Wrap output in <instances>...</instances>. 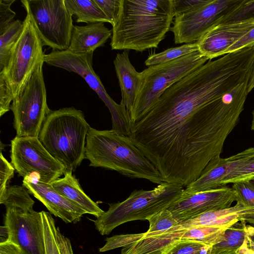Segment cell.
<instances>
[{
  "mask_svg": "<svg viewBox=\"0 0 254 254\" xmlns=\"http://www.w3.org/2000/svg\"><path fill=\"white\" fill-rule=\"evenodd\" d=\"M11 163L19 175L51 184L64 175L65 167L54 158L38 137H17L11 140Z\"/></svg>",
  "mask_w": 254,
  "mask_h": 254,
  "instance_id": "cell-11",
  "label": "cell"
},
{
  "mask_svg": "<svg viewBox=\"0 0 254 254\" xmlns=\"http://www.w3.org/2000/svg\"><path fill=\"white\" fill-rule=\"evenodd\" d=\"M254 20V0H243L231 13L225 16L220 24Z\"/></svg>",
  "mask_w": 254,
  "mask_h": 254,
  "instance_id": "cell-31",
  "label": "cell"
},
{
  "mask_svg": "<svg viewBox=\"0 0 254 254\" xmlns=\"http://www.w3.org/2000/svg\"><path fill=\"white\" fill-rule=\"evenodd\" d=\"M22 186L41 201L49 212L66 223H75L86 212L57 191L50 184L25 178Z\"/></svg>",
  "mask_w": 254,
  "mask_h": 254,
  "instance_id": "cell-16",
  "label": "cell"
},
{
  "mask_svg": "<svg viewBox=\"0 0 254 254\" xmlns=\"http://www.w3.org/2000/svg\"><path fill=\"white\" fill-rule=\"evenodd\" d=\"M246 230L248 242L254 245V226L246 225Z\"/></svg>",
  "mask_w": 254,
  "mask_h": 254,
  "instance_id": "cell-42",
  "label": "cell"
},
{
  "mask_svg": "<svg viewBox=\"0 0 254 254\" xmlns=\"http://www.w3.org/2000/svg\"><path fill=\"white\" fill-rule=\"evenodd\" d=\"M102 10L109 23L114 25L119 14L121 0H95Z\"/></svg>",
  "mask_w": 254,
  "mask_h": 254,
  "instance_id": "cell-35",
  "label": "cell"
},
{
  "mask_svg": "<svg viewBox=\"0 0 254 254\" xmlns=\"http://www.w3.org/2000/svg\"><path fill=\"white\" fill-rule=\"evenodd\" d=\"M56 236L61 254H73L69 239L61 233L59 227L57 228Z\"/></svg>",
  "mask_w": 254,
  "mask_h": 254,
  "instance_id": "cell-39",
  "label": "cell"
},
{
  "mask_svg": "<svg viewBox=\"0 0 254 254\" xmlns=\"http://www.w3.org/2000/svg\"><path fill=\"white\" fill-rule=\"evenodd\" d=\"M248 84L244 82L203 107L158 100L131 125L129 137L164 182L187 187L220 155L243 111Z\"/></svg>",
  "mask_w": 254,
  "mask_h": 254,
  "instance_id": "cell-1",
  "label": "cell"
},
{
  "mask_svg": "<svg viewBox=\"0 0 254 254\" xmlns=\"http://www.w3.org/2000/svg\"><path fill=\"white\" fill-rule=\"evenodd\" d=\"M15 169L3 156L2 149L0 155V199L4 196L7 190V185L13 177Z\"/></svg>",
  "mask_w": 254,
  "mask_h": 254,
  "instance_id": "cell-34",
  "label": "cell"
},
{
  "mask_svg": "<svg viewBox=\"0 0 254 254\" xmlns=\"http://www.w3.org/2000/svg\"><path fill=\"white\" fill-rule=\"evenodd\" d=\"M180 185L163 182L152 190H135L124 201L110 203L108 210L94 221L102 235L131 221L146 220L179 198L184 190Z\"/></svg>",
  "mask_w": 254,
  "mask_h": 254,
  "instance_id": "cell-6",
  "label": "cell"
},
{
  "mask_svg": "<svg viewBox=\"0 0 254 254\" xmlns=\"http://www.w3.org/2000/svg\"><path fill=\"white\" fill-rule=\"evenodd\" d=\"M112 35V30L103 22L73 25L67 50L76 54L93 53L96 49L103 46Z\"/></svg>",
  "mask_w": 254,
  "mask_h": 254,
  "instance_id": "cell-18",
  "label": "cell"
},
{
  "mask_svg": "<svg viewBox=\"0 0 254 254\" xmlns=\"http://www.w3.org/2000/svg\"><path fill=\"white\" fill-rule=\"evenodd\" d=\"M114 64L122 93L121 104L130 117L142 84V73L137 72L131 64L127 50L117 54Z\"/></svg>",
  "mask_w": 254,
  "mask_h": 254,
  "instance_id": "cell-17",
  "label": "cell"
},
{
  "mask_svg": "<svg viewBox=\"0 0 254 254\" xmlns=\"http://www.w3.org/2000/svg\"><path fill=\"white\" fill-rule=\"evenodd\" d=\"M41 216L44 233L45 254H61L57 242V227L51 214L42 211Z\"/></svg>",
  "mask_w": 254,
  "mask_h": 254,
  "instance_id": "cell-29",
  "label": "cell"
},
{
  "mask_svg": "<svg viewBox=\"0 0 254 254\" xmlns=\"http://www.w3.org/2000/svg\"><path fill=\"white\" fill-rule=\"evenodd\" d=\"M25 10L21 34L7 65L0 71V117L10 110L14 98L38 64L44 61L43 44L29 12Z\"/></svg>",
  "mask_w": 254,
  "mask_h": 254,
  "instance_id": "cell-5",
  "label": "cell"
},
{
  "mask_svg": "<svg viewBox=\"0 0 254 254\" xmlns=\"http://www.w3.org/2000/svg\"><path fill=\"white\" fill-rule=\"evenodd\" d=\"M23 22L13 20L0 34V71L7 65L11 52L23 30Z\"/></svg>",
  "mask_w": 254,
  "mask_h": 254,
  "instance_id": "cell-26",
  "label": "cell"
},
{
  "mask_svg": "<svg viewBox=\"0 0 254 254\" xmlns=\"http://www.w3.org/2000/svg\"><path fill=\"white\" fill-rule=\"evenodd\" d=\"M236 201L235 190L225 185L200 192L184 190L181 196L166 209L180 222L206 212L229 208Z\"/></svg>",
  "mask_w": 254,
  "mask_h": 254,
  "instance_id": "cell-14",
  "label": "cell"
},
{
  "mask_svg": "<svg viewBox=\"0 0 254 254\" xmlns=\"http://www.w3.org/2000/svg\"><path fill=\"white\" fill-rule=\"evenodd\" d=\"M243 0H211L189 12L175 16L170 30L176 44L196 42L207 31L220 24Z\"/></svg>",
  "mask_w": 254,
  "mask_h": 254,
  "instance_id": "cell-12",
  "label": "cell"
},
{
  "mask_svg": "<svg viewBox=\"0 0 254 254\" xmlns=\"http://www.w3.org/2000/svg\"><path fill=\"white\" fill-rule=\"evenodd\" d=\"M0 254H23V253L19 246L6 240L0 243Z\"/></svg>",
  "mask_w": 254,
  "mask_h": 254,
  "instance_id": "cell-40",
  "label": "cell"
},
{
  "mask_svg": "<svg viewBox=\"0 0 254 254\" xmlns=\"http://www.w3.org/2000/svg\"><path fill=\"white\" fill-rule=\"evenodd\" d=\"M5 206L6 240L19 246L23 254H45L41 212L33 207Z\"/></svg>",
  "mask_w": 254,
  "mask_h": 254,
  "instance_id": "cell-13",
  "label": "cell"
},
{
  "mask_svg": "<svg viewBox=\"0 0 254 254\" xmlns=\"http://www.w3.org/2000/svg\"><path fill=\"white\" fill-rule=\"evenodd\" d=\"M235 223L221 226H196L185 228L181 239L198 241L212 246L222 239L226 230Z\"/></svg>",
  "mask_w": 254,
  "mask_h": 254,
  "instance_id": "cell-25",
  "label": "cell"
},
{
  "mask_svg": "<svg viewBox=\"0 0 254 254\" xmlns=\"http://www.w3.org/2000/svg\"></svg>",
  "mask_w": 254,
  "mask_h": 254,
  "instance_id": "cell-45",
  "label": "cell"
},
{
  "mask_svg": "<svg viewBox=\"0 0 254 254\" xmlns=\"http://www.w3.org/2000/svg\"><path fill=\"white\" fill-rule=\"evenodd\" d=\"M93 55V53L76 54L68 50H52L45 55L44 61L48 65L80 75L108 108L111 115L112 129L129 136L131 125L129 114L124 105L117 104L107 93L94 70Z\"/></svg>",
  "mask_w": 254,
  "mask_h": 254,
  "instance_id": "cell-9",
  "label": "cell"
},
{
  "mask_svg": "<svg viewBox=\"0 0 254 254\" xmlns=\"http://www.w3.org/2000/svg\"><path fill=\"white\" fill-rule=\"evenodd\" d=\"M246 223L238 222L228 228L222 240L211 247L209 254H237L247 236Z\"/></svg>",
  "mask_w": 254,
  "mask_h": 254,
  "instance_id": "cell-24",
  "label": "cell"
},
{
  "mask_svg": "<svg viewBox=\"0 0 254 254\" xmlns=\"http://www.w3.org/2000/svg\"><path fill=\"white\" fill-rule=\"evenodd\" d=\"M253 46H254V28L231 46L226 51V54Z\"/></svg>",
  "mask_w": 254,
  "mask_h": 254,
  "instance_id": "cell-38",
  "label": "cell"
},
{
  "mask_svg": "<svg viewBox=\"0 0 254 254\" xmlns=\"http://www.w3.org/2000/svg\"><path fill=\"white\" fill-rule=\"evenodd\" d=\"M211 247L198 241L180 239L170 246L164 254H209Z\"/></svg>",
  "mask_w": 254,
  "mask_h": 254,
  "instance_id": "cell-30",
  "label": "cell"
},
{
  "mask_svg": "<svg viewBox=\"0 0 254 254\" xmlns=\"http://www.w3.org/2000/svg\"><path fill=\"white\" fill-rule=\"evenodd\" d=\"M253 119L252 121L251 129L254 130V108L252 112Z\"/></svg>",
  "mask_w": 254,
  "mask_h": 254,
  "instance_id": "cell-44",
  "label": "cell"
},
{
  "mask_svg": "<svg viewBox=\"0 0 254 254\" xmlns=\"http://www.w3.org/2000/svg\"><path fill=\"white\" fill-rule=\"evenodd\" d=\"M15 0H0V34L2 33L13 20L16 13L11 8Z\"/></svg>",
  "mask_w": 254,
  "mask_h": 254,
  "instance_id": "cell-37",
  "label": "cell"
},
{
  "mask_svg": "<svg viewBox=\"0 0 254 254\" xmlns=\"http://www.w3.org/2000/svg\"><path fill=\"white\" fill-rule=\"evenodd\" d=\"M211 0H172L175 16L192 11Z\"/></svg>",
  "mask_w": 254,
  "mask_h": 254,
  "instance_id": "cell-36",
  "label": "cell"
},
{
  "mask_svg": "<svg viewBox=\"0 0 254 254\" xmlns=\"http://www.w3.org/2000/svg\"><path fill=\"white\" fill-rule=\"evenodd\" d=\"M232 188L237 194L236 202L239 201L247 207L254 208V181L233 183Z\"/></svg>",
  "mask_w": 254,
  "mask_h": 254,
  "instance_id": "cell-32",
  "label": "cell"
},
{
  "mask_svg": "<svg viewBox=\"0 0 254 254\" xmlns=\"http://www.w3.org/2000/svg\"><path fill=\"white\" fill-rule=\"evenodd\" d=\"M185 229L179 225L162 234L143 238L123 248L121 254H164L176 241L181 239Z\"/></svg>",
  "mask_w": 254,
  "mask_h": 254,
  "instance_id": "cell-20",
  "label": "cell"
},
{
  "mask_svg": "<svg viewBox=\"0 0 254 254\" xmlns=\"http://www.w3.org/2000/svg\"><path fill=\"white\" fill-rule=\"evenodd\" d=\"M145 233L134 234L115 235L107 238L106 243L99 249L100 252H104L120 247H125L144 238Z\"/></svg>",
  "mask_w": 254,
  "mask_h": 254,
  "instance_id": "cell-33",
  "label": "cell"
},
{
  "mask_svg": "<svg viewBox=\"0 0 254 254\" xmlns=\"http://www.w3.org/2000/svg\"><path fill=\"white\" fill-rule=\"evenodd\" d=\"M229 169V158L217 155L212 158L201 172L199 177L186 187L189 192L203 191L220 187Z\"/></svg>",
  "mask_w": 254,
  "mask_h": 254,
  "instance_id": "cell-21",
  "label": "cell"
},
{
  "mask_svg": "<svg viewBox=\"0 0 254 254\" xmlns=\"http://www.w3.org/2000/svg\"><path fill=\"white\" fill-rule=\"evenodd\" d=\"M236 254H254V245L249 243L246 237L242 246L237 251Z\"/></svg>",
  "mask_w": 254,
  "mask_h": 254,
  "instance_id": "cell-41",
  "label": "cell"
},
{
  "mask_svg": "<svg viewBox=\"0 0 254 254\" xmlns=\"http://www.w3.org/2000/svg\"><path fill=\"white\" fill-rule=\"evenodd\" d=\"M208 60L199 51L142 71V84L130 115L131 125L144 117L164 92Z\"/></svg>",
  "mask_w": 254,
  "mask_h": 254,
  "instance_id": "cell-7",
  "label": "cell"
},
{
  "mask_svg": "<svg viewBox=\"0 0 254 254\" xmlns=\"http://www.w3.org/2000/svg\"><path fill=\"white\" fill-rule=\"evenodd\" d=\"M254 88V61L253 64L249 82L248 84L247 91L248 93Z\"/></svg>",
  "mask_w": 254,
  "mask_h": 254,
  "instance_id": "cell-43",
  "label": "cell"
},
{
  "mask_svg": "<svg viewBox=\"0 0 254 254\" xmlns=\"http://www.w3.org/2000/svg\"><path fill=\"white\" fill-rule=\"evenodd\" d=\"M44 61L39 63L22 86L10 106L17 137H38L51 110L48 106L44 79Z\"/></svg>",
  "mask_w": 254,
  "mask_h": 254,
  "instance_id": "cell-8",
  "label": "cell"
},
{
  "mask_svg": "<svg viewBox=\"0 0 254 254\" xmlns=\"http://www.w3.org/2000/svg\"><path fill=\"white\" fill-rule=\"evenodd\" d=\"M174 16L172 0H121L112 26V50L143 52L157 48Z\"/></svg>",
  "mask_w": 254,
  "mask_h": 254,
  "instance_id": "cell-2",
  "label": "cell"
},
{
  "mask_svg": "<svg viewBox=\"0 0 254 254\" xmlns=\"http://www.w3.org/2000/svg\"><path fill=\"white\" fill-rule=\"evenodd\" d=\"M198 51L197 42L185 44L181 46L171 48L161 53L149 56L144 64L146 66H151L167 63L184 56Z\"/></svg>",
  "mask_w": 254,
  "mask_h": 254,
  "instance_id": "cell-28",
  "label": "cell"
},
{
  "mask_svg": "<svg viewBox=\"0 0 254 254\" xmlns=\"http://www.w3.org/2000/svg\"><path fill=\"white\" fill-rule=\"evenodd\" d=\"M254 28V20L218 24L196 42L198 51L209 60L226 55L228 49Z\"/></svg>",
  "mask_w": 254,
  "mask_h": 254,
  "instance_id": "cell-15",
  "label": "cell"
},
{
  "mask_svg": "<svg viewBox=\"0 0 254 254\" xmlns=\"http://www.w3.org/2000/svg\"><path fill=\"white\" fill-rule=\"evenodd\" d=\"M149 228L144 238L156 236L179 225V222L167 209H164L148 217Z\"/></svg>",
  "mask_w": 254,
  "mask_h": 254,
  "instance_id": "cell-27",
  "label": "cell"
},
{
  "mask_svg": "<svg viewBox=\"0 0 254 254\" xmlns=\"http://www.w3.org/2000/svg\"><path fill=\"white\" fill-rule=\"evenodd\" d=\"M69 14L76 16V22L88 24L109 22L95 0H64Z\"/></svg>",
  "mask_w": 254,
  "mask_h": 254,
  "instance_id": "cell-23",
  "label": "cell"
},
{
  "mask_svg": "<svg viewBox=\"0 0 254 254\" xmlns=\"http://www.w3.org/2000/svg\"><path fill=\"white\" fill-rule=\"evenodd\" d=\"M90 127L81 110L73 107L51 110L38 138L66 171L73 172L85 159L86 136Z\"/></svg>",
  "mask_w": 254,
  "mask_h": 254,
  "instance_id": "cell-4",
  "label": "cell"
},
{
  "mask_svg": "<svg viewBox=\"0 0 254 254\" xmlns=\"http://www.w3.org/2000/svg\"><path fill=\"white\" fill-rule=\"evenodd\" d=\"M85 158L89 166L116 171L131 178L160 184L159 171L134 144L130 137L113 129L90 127L86 136Z\"/></svg>",
  "mask_w": 254,
  "mask_h": 254,
  "instance_id": "cell-3",
  "label": "cell"
},
{
  "mask_svg": "<svg viewBox=\"0 0 254 254\" xmlns=\"http://www.w3.org/2000/svg\"><path fill=\"white\" fill-rule=\"evenodd\" d=\"M21 2L29 12L43 46L53 50L68 49L73 25L64 0H22Z\"/></svg>",
  "mask_w": 254,
  "mask_h": 254,
  "instance_id": "cell-10",
  "label": "cell"
},
{
  "mask_svg": "<svg viewBox=\"0 0 254 254\" xmlns=\"http://www.w3.org/2000/svg\"><path fill=\"white\" fill-rule=\"evenodd\" d=\"M66 171L64 177L53 182L51 185L61 195L84 211L86 213L99 217L105 211L93 201L81 188L78 180Z\"/></svg>",
  "mask_w": 254,
  "mask_h": 254,
  "instance_id": "cell-19",
  "label": "cell"
},
{
  "mask_svg": "<svg viewBox=\"0 0 254 254\" xmlns=\"http://www.w3.org/2000/svg\"><path fill=\"white\" fill-rule=\"evenodd\" d=\"M228 158L229 169L222 183V186L231 183L254 181V147Z\"/></svg>",
  "mask_w": 254,
  "mask_h": 254,
  "instance_id": "cell-22",
  "label": "cell"
}]
</instances>
